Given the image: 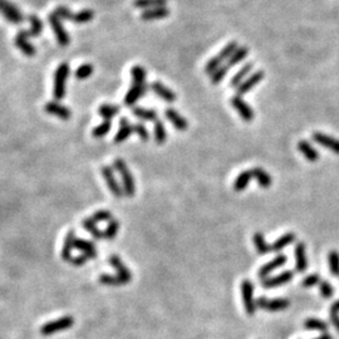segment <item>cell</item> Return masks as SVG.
<instances>
[{"label":"cell","instance_id":"obj_1","mask_svg":"<svg viewBox=\"0 0 339 339\" xmlns=\"http://www.w3.org/2000/svg\"><path fill=\"white\" fill-rule=\"evenodd\" d=\"M113 167L118 171L121 176V181H122L123 191H125V196L127 197H133L136 195V181L135 177L129 171L128 166L122 158H116L113 162Z\"/></svg>","mask_w":339,"mask_h":339},{"label":"cell","instance_id":"obj_2","mask_svg":"<svg viewBox=\"0 0 339 339\" xmlns=\"http://www.w3.org/2000/svg\"><path fill=\"white\" fill-rule=\"evenodd\" d=\"M236 49H237V42H230L228 45H225V47L220 50V53L217 54L216 57H212V58H211L210 61L206 63L205 72L211 76V74H212L215 70L219 69V68L221 67L222 62L226 61V59L229 61V58H230V57L234 54L235 50Z\"/></svg>","mask_w":339,"mask_h":339},{"label":"cell","instance_id":"obj_3","mask_svg":"<svg viewBox=\"0 0 339 339\" xmlns=\"http://www.w3.org/2000/svg\"><path fill=\"white\" fill-rule=\"evenodd\" d=\"M68 76H69V65L68 63H62L57 68L54 73V89L53 94L57 101L63 100L65 97V83H67Z\"/></svg>","mask_w":339,"mask_h":339},{"label":"cell","instance_id":"obj_4","mask_svg":"<svg viewBox=\"0 0 339 339\" xmlns=\"http://www.w3.org/2000/svg\"><path fill=\"white\" fill-rule=\"evenodd\" d=\"M74 324V318L70 316L62 317L57 320H52L41 327V334L43 336H52L54 333H58L62 331H67Z\"/></svg>","mask_w":339,"mask_h":339},{"label":"cell","instance_id":"obj_5","mask_svg":"<svg viewBox=\"0 0 339 339\" xmlns=\"http://www.w3.org/2000/svg\"><path fill=\"white\" fill-rule=\"evenodd\" d=\"M241 298H243L244 308L248 316H254L256 312V299H254V285L250 280L245 279L241 281Z\"/></svg>","mask_w":339,"mask_h":339},{"label":"cell","instance_id":"obj_6","mask_svg":"<svg viewBox=\"0 0 339 339\" xmlns=\"http://www.w3.org/2000/svg\"><path fill=\"white\" fill-rule=\"evenodd\" d=\"M54 13L62 19H68V21H76V23H87L94 18V12H92L89 9H85V10L79 13H72L69 12V9L64 8V6H58Z\"/></svg>","mask_w":339,"mask_h":339},{"label":"cell","instance_id":"obj_7","mask_svg":"<svg viewBox=\"0 0 339 339\" xmlns=\"http://www.w3.org/2000/svg\"><path fill=\"white\" fill-rule=\"evenodd\" d=\"M101 173H102L103 178H105L106 184L108 186L109 191L112 192V195L117 199H121L125 195V191H123V187L121 186L120 182L117 181V178L114 176V171L111 166H103L101 169Z\"/></svg>","mask_w":339,"mask_h":339},{"label":"cell","instance_id":"obj_8","mask_svg":"<svg viewBox=\"0 0 339 339\" xmlns=\"http://www.w3.org/2000/svg\"><path fill=\"white\" fill-rule=\"evenodd\" d=\"M290 301L288 299H268L265 297H259L256 299V307L259 309L268 310V312H280V310L288 309Z\"/></svg>","mask_w":339,"mask_h":339},{"label":"cell","instance_id":"obj_9","mask_svg":"<svg viewBox=\"0 0 339 339\" xmlns=\"http://www.w3.org/2000/svg\"><path fill=\"white\" fill-rule=\"evenodd\" d=\"M48 19H49L50 26H52L54 34H56L59 45L67 47L68 44H69V37H68V33L65 32V29L63 28V25H62L61 18H59L56 13H50Z\"/></svg>","mask_w":339,"mask_h":339},{"label":"cell","instance_id":"obj_10","mask_svg":"<svg viewBox=\"0 0 339 339\" xmlns=\"http://www.w3.org/2000/svg\"><path fill=\"white\" fill-rule=\"evenodd\" d=\"M231 106L236 109V112L239 113L240 118L245 122H252L255 117V112L253 111L252 107L245 102V101L241 98L240 96H235L231 98Z\"/></svg>","mask_w":339,"mask_h":339},{"label":"cell","instance_id":"obj_11","mask_svg":"<svg viewBox=\"0 0 339 339\" xmlns=\"http://www.w3.org/2000/svg\"><path fill=\"white\" fill-rule=\"evenodd\" d=\"M287 261H288L287 255H284V254L276 255V256H275L273 260H270L269 263L264 264V265L261 266L260 269H259V272H257V276H259V279H260V280H264V279L268 278V276H269V274H272L274 270L279 269L280 266L285 265V264H287Z\"/></svg>","mask_w":339,"mask_h":339},{"label":"cell","instance_id":"obj_12","mask_svg":"<svg viewBox=\"0 0 339 339\" xmlns=\"http://www.w3.org/2000/svg\"><path fill=\"white\" fill-rule=\"evenodd\" d=\"M293 276H294V273L292 270H285V272L275 275V276H268L266 279H264L261 284H263V288H265V289H274V288L280 287L283 284L289 283Z\"/></svg>","mask_w":339,"mask_h":339},{"label":"cell","instance_id":"obj_13","mask_svg":"<svg viewBox=\"0 0 339 339\" xmlns=\"http://www.w3.org/2000/svg\"><path fill=\"white\" fill-rule=\"evenodd\" d=\"M312 138H313L314 142L323 146L324 148L339 155V140L332 137V136L324 135L322 132H314L313 135H312Z\"/></svg>","mask_w":339,"mask_h":339},{"label":"cell","instance_id":"obj_14","mask_svg":"<svg viewBox=\"0 0 339 339\" xmlns=\"http://www.w3.org/2000/svg\"><path fill=\"white\" fill-rule=\"evenodd\" d=\"M147 91H148V85L146 83H144V85L132 83L131 88H129L126 97H125V105L133 106L138 100H141L147 93Z\"/></svg>","mask_w":339,"mask_h":339},{"label":"cell","instance_id":"obj_15","mask_svg":"<svg viewBox=\"0 0 339 339\" xmlns=\"http://www.w3.org/2000/svg\"><path fill=\"white\" fill-rule=\"evenodd\" d=\"M264 76H265V73H264L263 70H256L252 76H249L248 78L236 88V96L241 97L245 93H248L250 89H253V88L257 85V83L263 81Z\"/></svg>","mask_w":339,"mask_h":339},{"label":"cell","instance_id":"obj_16","mask_svg":"<svg viewBox=\"0 0 339 339\" xmlns=\"http://www.w3.org/2000/svg\"><path fill=\"white\" fill-rule=\"evenodd\" d=\"M109 264H111L112 268L116 270L118 276H121V278L126 281L127 284L132 280V273L129 272V269L126 266V264L121 260V257L118 256V255L116 254L111 255V256H109Z\"/></svg>","mask_w":339,"mask_h":339},{"label":"cell","instance_id":"obj_17","mask_svg":"<svg viewBox=\"0 0 339 339\" xmlns=\"http://www.w3.org/2000/svg\"><path fill=\"white\" fill-rule=\"evenodd\" d=\"M294 255H296V270L298 273H305L308 269L307 249L304 243H297L294 248Z\"/></svg>","mask_w":339,"mask_h":339},{"label":"cell","instance_id":"obj_18","mask_svg":"<svg viewBox=\"0 0 339 339\" xmlns=\"http://www.w3.org/2000/svg\"><path fill=\"white\" fill-rule=\"evenodd\" d=\"M44 111L47 112V113L52 114V116H56V117L61 118V120L63 121H68L70 118V116H72L69 108H67L65 106H62L61 103L58 102H53V101L52 102L45 103Z\"/></svg>","mask_w":339,"mask_h":339},{"label":"cell","instance_id":"obj_19","mask_svg":"<svg viewBox=\"0 0 339 339\" xmlns=\"http://www.w3.org/2000/svg\"><path fill=\"white\" fill-rule=\"evenodd\" d=\"M0 13H3L4 17L13 23H21L23 21L21 13L6 0H0Z\"/></svg>","mask_w":339,"mask_h":339},{"label":"cell","instance_id":"obj_20","mask_svg":"<svg viewBox=\"0 0 339 339\" xmlns=\"http://www.w3.org/2000/svg\"><path fill=\"white\" fill-rule=\"evenodd\" d=\"M76 241H77L76 231L70 230L67 234V236H65L63 246H62L61 257L64 261H70V259L73 257L72 256V253H73V249H76Z\"/></svg>","mask_w":339,"mask_h":339},{"label":"cell","instance_id":"obj_21","mask_svg":"<svg viewBox=\"0 0 339 339\" xmlns=\"http://www.w3.org/2000/svg\"><path fill=\"white\" fill-rule=\"evenodd\" d=\"M165 116H166L167 120L171 122V125H172L176 129H178V131H186V129L189 128V122H187V120L184 116H181V114L178 113L176 109L167 108L166 111H165Z\"/></svg>","mask_w":339,"mask_h":339},{"label":"cell","instance_id":"obj_22","mask_svg":"<svg viewBox=\"0 0 339 339\" xmlns=\"http://www.w3.org/2000/svg\"><path fill=\"white\" fill-rule=\"evenodd\" d=\"M28 37H29L28 30L19 32L17 35V38H15V44H17V47L19 48V49H21L25 56L33 57L35 53H37V50H35L34 45H32V44L28 42V39H26Z\"/></svg>","mask_w":339,"mask_h":339},{"label":"cell","instance_id":"obj_23","mask_svg":"<svg viewBox=\"0 0 339 339\" xmlns=\"http://www.w3.org/2000/svg\"><path fill=\"white\" fill-rule=\"evenodd\" d=\"M149 88H151L161 100H164L165 102L173 103L177 100V96H176L175 92L171 91L170 88H167L166 85H162L161 82H153L152 85H149Z\"/></svg>","mask_w":339,"mask_h":339},{"label":"cell","instance_id":"obj_24","mask_svg":"<svg viewBox=\"0 0 339 339\" xmlns=\"http://www.w3.org/2000/svg\"><path fill=\"white\" fill-rule=\"evenodd\" d=\"M132 132H133V125H131L127 118H121L120 128H118V132L114 136V144L125 142L132 135Z\"/></svg>","mask_w":339,"mask_h":339},{"label":"cell","instance_id":"obj_25","mask_svg":"<svg viewBox=\"0 0 339 339\" xmlns=\"http://www.w3.org/2000/svg\"><path fill=\"white\" fill-rule=\"evenodd\" d=\"M298 149H299V152L304 156L308 161L316 162L319 160V152L317 151L316 148H314L313 146H312V145L309 144V142H308V141H305V140L299 141Z\"/></svg>","mask_w":339,"mask_h":339},{"label":"cell","instance_id":"obj_26","mask_svg":"<svg viewBox=\"0 0 339 339\" xmlns=\"http://www.w3.org/2000/svg\"><path fill=\"white\" fill-rule=\"evenodd\" d=\"M76 249L82 253V254H85V256L89 257V259H96L97 254H98L94 243L85 239H77Z\"/></svg>","mask_w":339,"mask_h":339},{"label":"cell","instance_id":"obj_27","mask_svg":"<svg viewBox=\"0 0 339 339\" xmlns=\"http://www.w3.org/2000/svg\"><path fill=\"white\" fill-rule=\"evenodd\" d=\"M170 15V10L166 6H161V8H153L148 9V10H145L142 14H141V19L142 21H157V19H164Z\"/></svg>","mask_w":339,"mask_h":339},{"label":"cell","instance_id":"obj_28","mask_svg":"<svg viewBox=\"0 0 339 339\" xmlns=\"http://www.w3.org/2000/svg\"><path fill=\"white\" fill-rule=\"evenodd\" d=\"M250 171H252L253 178L256 180L257 184H259V186H260L261 189H269V187L272 186L273 180L265 170L260 169V167H254V169H252Z\"/></svg>","mask_w":339,"mask_h":339},{"label":"cell","instance_id":"obj_29","mask_svg":"<svg viewBox=\"0 0 339 339\" xmlns=\"http://www.w3.org/2000/svg\"><path fill=\"white\" fill-rule=\"evenodd\" d=\"M296 239V234H293V233H287V234L281 235L280 237H278V239L275 240L274 243L272 244V252H281V250H284L287 246H289L290 244L294 243Z\"/></svg>","mask_w":339,"mask_h":339},{"label":"cell","instance_id":"obj_30","mask_svg":"<svg viewBox=\"0 0 339 339\" xmlns=\"http://www.w3.org/2000/svg\"><path fill=\"white\" fill-rule=\"evenodd\" d=\"M82 228L85 230H87L89 234L92 235V237L96 240H102L105 239V231L100 230L97 228V224L91 219V217H87L82 221Z\"/></svg>","mask_w":339,"mask_h":339},{"label":"cell","instance_id":"obj_31","mask_svg":"<svg viewBox=\"0 0 339 339\" xmlns=\"http://www.w3.org/2000/svg\"><path fill=\"white\" fill-rule=\"evenodd\" d=\"M253 70V63H246L245 65H243V68L235 74L230 81V87L237 88L241 83L245 81L246 76H249V73Z\"/></svg>","mask_w":339,"mask_h":339},{"label":"cell","instance_id":"obj_32","mask_svg":"<svg viewBox=\"0 0 339 339\" xmlns=\"http://www.w3.org/2000/svg\"><path fill=\"white\" fill-rule=\"evenodd\" d=\"M252 178H253V175L250 170H249V171H243V172L237 176L236 180H235L234 186H233L234 191H236V192H241V191L245 190Z\"/></svg>","mask_w":339,"mask_h":339},{"label":"cell","instance_id":"obj_33","mask_svg":"<svg viewBox=\"0 0 339 339\" xmlns=\"http://www.w3.org/2000/svg\"><path fill=\"white\" fill-rule=\"evenodd\" d=\"M98 113H100V116L103 120L111 121V118H114L120 113V107H118L117 105H108V103H105V105L100 106Z\"/></svg>","mask_w":339,"mask_h":339},{"label":"cell","instance_id":"obj_34","mask_svg":"<svg viewBox=\"0 0 339 339\" xmlns=\"http://www.w3.org/2000/svg\"><path fill=\"white\" fill-rule=\"evenodd\" d=\"M253 240H254L255 249H256V252L259 253V254L265 255L272 252V245H269V244L266 243V240L264 239V235L261 234V233H255Z\"/></svg>","mask_w":339,"mask_h":339},{"label":"cell","instance_id":"obj_35","mask_svg":"<svg viewBox=\"0 0 339 339\" xmlns=\"http://www.w3.org/2000/svg\"><path fill=\"white\" fill-rule=\"evenodd\" d=\"M133 116L142 121H157V112L153 109H146L142 107H133L132 109Z\"/></svg>","mask_w":339,"mask_h":339},{"label":"cell","instance_id":"obj_36","mask_svg":"<svg viewBox=\"0 0 339 339\" xmlns=\"http://www.w3.org/2000/svg\"><path fill=\"white\" fill-rule=\"evenodd\" d=\"M153 138L157 145H162L167 140V131L162 121H156L155 127H153Z\"/></svg>","mask_w":339,"mask_h":339},{"label":"cell","instance_id":"obj_37","mask_svg":"<svg viewBox=\"0 0 339 339\" xmlns=\"http://www.w3.org/2000/svg\"><path fill=\"white\" fill-rule=\"evenodd\" d=\"M249 54V49L246 47H240L237 48L236 50H235V53L233 54V56L229 58L228 63H226V65H228V68L230 69V68L235 67V65L237 64V63H240V62H243L244 59L248 57Z\"/></svg>","mask_w":339,"mask_h":339},{"label":"cell","instance_id":"obj_38","mask_svg":"<svg viewBox=\"0 0 339 339\" xmlns=\"http://www.w3.org/2000/svg\"><path fill=\"white\" fill-rule=\"evenodd\" d=\"M304 327L309 331H317V332H323V333H327L328 331V324L320 319L317 318H308L304 322Z\"/></svg>","mask_w":339,"mask_h":339},{"label":"cell","instance_id":"obj_39","mask_svg":"<svg viewBox=\"0 0 339 339\" xmlns=\"http://www.w3.org/2000/svg\"><path fill=\"white\" fill-rule=\"evenodd\" d=\"M167 3H169V0H135V6L148 10V9L166 6Z\"/></svg>","mask_w":339,"mask_h":339},{"label":"cell","instance_id":"obj_40","mask_svg":"<svg viewBox=\"0 0 339 339\" xmlns=\"http://www.w3.org/2000/svg\"><path fill=\"white\" fill-rule=\"evenodd\" d=\"M98 279H100V283L105 284V285H109V287H117V285L127 284L126 281L123 280L121 276H118L117 274H101Z\"/></svg>","mask_w":339,"mask_h":339},{"label":"cell","instance_id":"obj_41","mask_svg":"<svg viewBox=\"0 0 339 339\" xmlns=\"http://www.w3.org/2000/svg\"><path fill=\"white\" fill-rule=\"evenodd\" d=\"M131 76H132V82L138 83V85H144L146 83L147 78V72L144 67L141 65H135V67L131 69Z\"/></svg>","mask_w":339,"mask_h":339},{"label":"cell","instance_id":"obj_42","mask_svg":"<svg viewBox=\"0 0 339 339\" xmlns=\"http://www.w3.org/2000/svg\"><path fill=\"white\" fill-rule=\"evenodd\" d=\"M112 123L109 120H103L102 123H100L98 126L94 127L93 131H92V136L94 138H103L109 131H111Z\"/></svg>","mask_w":339,"mask_h":339},{"label":"cell","instance_id":"obj_43","mask_svg":"<svg viewBox=\"0 0 339 339\" xmlns=\"http://www.w3.org/2000/svg\"><path fill=\"white\" fill-rule=\"evenodd\" d=\"M29 21H30V29L28 30L29 37H38V35L41 34L42 30H43V24H42L41 19H39L37 15L32 14L29 15Z\"/></svg>","mask_w":339,"mask_h":339},{"label":"cell","instance_id":"obj_44","mask_svg":"<svg viewBox=\"0 0 339 339\" xmlns=\"http://www.w3.org/2000/svg\"><path fill=\"white\" fill-rule=\"evenodd\" d=\"M118 231H120V221L116 219H112L108 222L107 228L105 229V239L106 240H113L117 236Z\"/></svg>","mask_w":339,"mask_h":339},{"label":"cell","instance_id":"obj_45","mask_svg":"<svg viewBox=\"0 0 339 339\" xmlns=\"http://www.w3.org/2000/svg\"><path fill=\"white\" fill-rule=\"evenodd\" d=\"M328 263H329V270L332 275L339 276V253L333 250L328 255Z\"/></svg>","mask_w":339,"mask_h":339},{"label":"cell","instance_id":"obj_46","mask_svg":"<svg viewBox=\"0 0 339 339\" xmlns=\"http://www.w3.org/2000/svg\"><path fill=\"white\" fill-rule=\"evenodd\" d=\"M93 72H94L93 65L89 64V63H85V64L79 65L78 69L76 70V77L78 79H81V81H82V79L89 78V77H91V74L93 73Z\"/></svg>","mask_w":339,"mask_h":339},{"label":"cell","instance_id":"obj_47","mask_svg":"<svg viewBox=\"0 0 339 339\" xmlns=\"http://www.w3.org/2000/svg\"><path fill=\"white\" fill-rule=\"evenodd\" d=\"M229 72V68L228 65H221V67L219 68V69H216L215 72H213L212 74L210 76V81L212 85H219L220 82H221L222 79L225 78L226 74H228Z\"/></svg>","mask_w":339,"mask_h":339},{"label":"cell","instance_id":"obj_48","mask_svg":"<svg viewBox=\"0 0 339 339\" xmlns=\"http://www.w3.org/2000/svg\"><path fill=\"white\" fill-rule=\"evenodd\" d=\"M91 217L92 220H93L96 224H98V222H105V221H111L112 220V213L111 211L108 210H100L97 211V212H94Z\"/></svg>","mask_w":339,"mask_h":339},{"label":"cell","instance_id":"obj_49","mask_svg":"<svg viewBox=\"0 0 339 339\" xmlns=\"http://www.w3.org/2000/svg\"><path fill=\"white\" fill-rule=\"evenodd\" d=\"M133 132H135L136 135L144 141V142H147V141L149 140V132L144 123H135V125H133Z\"/></svg>","mask_w":339,"mask_h":339},{"label":"cell","instance_id":"obj_50","mask_svg":"<svg viewBox=\"0 0 339 339\" xmlns=\"http://www.w3.org/2000/svg\"><path fill=\"white\" fill-rule=\"evenodd\" d=\"M320 283H322V281H320V276L316 273V274H310L308 275V276H305V278L303 279V281H301V285L304 288H313Z\"/></svg>","mask_w":339,"mask_h":339},{"label":"cell","instance_id":"obj_51","mask_svg":"<svg viewBox=\"0 0 339 339\" xmlns=\"http://www.w3.org/2000/svg\"><path fill=\"white\" fill-rule=\"evenodd\" d=\"M319 285H320V287H319V292H320V294H322L323 298L331 299L332 297H333L334 289H333V287L331 285V283H328L327 280H324L319 284Z\"/></svg>","mask_w":339,"mask_h":339},{"label":"cell","instance_id":"obj_52","mask_svg":"<svg viewBox=\"0 0 339 339\" xmlns=\"http://www.w3.org/2000/svg\"><path fill=\"white\" fill-rule=\"evenodd\" d=\"M88 260H89V257L85 256V254H79L78 256L72 257L69 263L74 266H82V265H85V264L87 263Z\"/></svg>","mask_w":339,"mask_h":339},{"label":"cell","instance_id":"obj_53","mask_svg":"<svg viewBox=\"0 0 339 339\" xmlns=\"http://www.w3.org/2000/svg\"><path fill=\"white\" fill-rule=\"evenodd\" d=\"M329 318H331L332 324H333V325H334V328H336L337 331L339 332V316H338V314L331 313V316H329Z\"/></svg>","mask_w":339,"mask_h":339},{"label":"cell","instance_id":"obj_54","mask_svg":"<svg viewBox=\"0 0 339 339\" xmlns=\"http://www.w3.org/2000/svg\"><path fill=\"white\" fill-rule=\"evenodd\" d=\"M331 313L338 314L339 313V300H337L333 305L331 307Z\"/></svg>","mask_w":339,"mask_h":339},{"label":"cell","instance_id":"obj_55","mask_svg":"<svg viewBox=\"0 0 339 339\" xmlns=\"http://www.w3.org/2000/svg\"><path fill=\"white\" fill-rule=\"evenodd\" d=\"M316 339H333V338H332V336L329 333H323L322 336L318 337V338H316Z\"/></svg>","mask_w":339,"mask_h":339}]
</instances>
